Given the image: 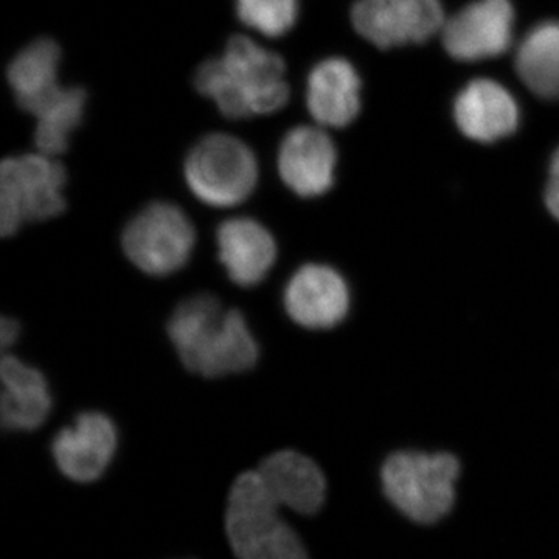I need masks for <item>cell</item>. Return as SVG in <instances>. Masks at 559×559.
<instances>
[{"mask_svg":"<svg viewBox=\"0 0 559 559\" xmlns=\"http://www.w3.org/2000/svg\"><path fill=\"white\" fill-rule=\"evenodd\" d=\"M167 330L183 366L201 377L245 373L259 362V344L242 312L226 310L212 294L180 301Z\"/></svg>","mask_w":559,"mask_h":559,"instance_id":"6da1fadb","label":"cell"},{"mask_svg":"<svg viewBox=\"0 0 559 559\" xmlns=\"http://www.w3.org/2000/svg\"><path fill=\"white\" fill-rule=\"evenodd\" d=\"M194 86L234 120L277 112L289 100L283 58L246 36H234L219 58L204 62Z\"/></svg>","mask_w":559,"mask_h":559,"instance_id":"7a4b0ae2","label":"cell"},{"mask_svg":"<svg viewBox=\"0 0 559 559\" xmlns=\"http://www.w3.org/2000/svg\"><path fill=\"white\" fill-rule=\"evenodd\" d=\"M259 471H246L231 485L226 533L237 559H310L296 530L280 516Z\"/></svg>","mask_w":559,"mask_h":559,"instance_id":"3957f363","label":"cell"},{"mask_svg":"<svg viewBox=\"0 0 559 559\" xmlns=\"http://www.w3.org/2000/svg\"><path fill=\"white\" fill-rule=\"evenodd\" d=\"M460 465L450 454L399 452L384 463L382 487L390 502L418 524H433L450 513Z\"/></svg>","mask_w":559,"mask_h":559,"instance_id":"277c9868","label":"cell"},{"mask_svg":"<svg viewBox=\"0 0 559 559\" xmlns=\"http://www.w3.org/2000/svg\"><path fill=\"white\" fill-rule=\"evenodd\" d=\"M66 171L44 153L9 157L0 165V234L11 237L22 224L47 221L66 209Z\"/></svg>","mask_w":559,"mask_h":559,"instance_id":"5b68a950","label":"cell"},{"mask_svg":"<svg viewBox=\"0 0 559 559\" xmlns=\"http://www.w3.org/2000/svg\"><path fill=\"white\" fill-rule=\"evenodd\" d=\"M186 180L198 200L212 207H235L248 200L259 182L252 150L229 134H212L190 151Z\"/></svg>","mask_w":559,"mask_h":559,"instance_id":"8992f818","label":"cell"},{"mask_svg":"<svg viewBox=\"0 0 559 559\" xmlns=\"http://www.w3.org/2000/svg\"><path fill=\"white\" fill-rule=\"evenodd\" d=\"M197 242L189 216L170 202H153L128 223L121 246L134 266L165 277L189 263Z\"/></svg>","mask_w":559,"mask_h":559,"instance_id":"52a82bcc","label":"cell"},{"mask_svg":"<svg viewBox=\"0 0 559 559\" xmlns=\"http://www.w3.org/2000/svg\"><path fill=\"white\" fill-rule=\"evenodd\" d=\"M352 21L356 32L380 49L425 43L444 24L440 0H358Z\"/></svg>","mask_w":559,"mask_h":559,"instance_id":"ba28073f","label":"cell"},{"mask_svg":"<svg viewBox=\"0 0 559 559\" xmlns=\"http://www.w3.org/2000/svg\"><path fill=\"white\" fill-rule=\"evenodd\" d=\"M510 0H479L444 21V49L459 61H480L506 53L513 39Z\"/></svg>","mask_w":559,"mask_h":559,"instance_id":"9c48e42d","label":"cell"},{"mask_svg":"<svg viewBox=\"0 0 559 559\" xmlns=\"http://www.w3.org/2000/svg\"><path fill=\"white\" fill-rule=\"evenodd\" d=\"M117 450V429L100 412H84L61 429L51 443L58 469L68 479L91 484L100 479Z\"/></svg>","mask_w":559,"mask_h":559,"instance_id":"30bf717a","label":"cell"},{"mask_svg":"<svg viewBox=\"0 0 559 559\" xmlns=\"http://www.w3.org/2000/svg\"><path fill=\"white\" fill-rule=\"evenodd\" d=\"M283 304L297 325L308 330L333 329L347 316L348 286L333 267L305 264L289 278Z\"/></svg>","mask_w":559,"mask_h":559,"instance_id":"8fae6325","label":"cell"},{"mask_svg":"<svg viewBox=\"0 0 559 559\" xmlns=\"http://www.w3.org/2000/svg\"><path fill=\"white\" fill-rule=\"evenodd\" d=\"M336 146L319 127H297L278 151L280 178L301 198H316L333 187Z\"/></svg>","mask_w":559,"mask_h":559,"instance_id":"7c38bea8","label":"cell"},{"mask_svg":"<svg viewBox=\"0 0 559 559\" xmlns=\"http://www.w3.org/2000/svg\"><path fill=\"white\" fill-rule=\"evenodd\" d=\"M218 259L235 285L253 288L270 274L277 245L263 224L252 218L224 221L216 231Z\"/></svg>","mask_w":559,"mask_h":559,"instance_id":"4fadbf2b","label":"cell"},{"mask_svg":"<svg viewBox=\"0 0 559 559\" xmlns=\"http://www.w3.org/2000/svg\"><path fill=\"white\" fill-rule=\"evenodd\" d=\"M455 121L466 138L496 142L513 134L520 124V109L506 87L496 81L476 80L459 95Z\"/></svg>","mask_w":559,"mask_h":559,"instance_id":"5bb4252c","label":"cell"},{"mask_svg":"<svg viewBox=\"0 0 559 559\" xmlns=\"http://www.w3.org/2000/svg\"><path fill=\"white\" fill-rule=\"evenodd\" d=\"M257 471L280 506L308 516L322 509L326 481L314 460L297 451H278Z\"/></svg>","mask_w":559,"mask_h":559,"instance_id":"9a60e30c","label":"cell"},{"mask_svg":"<svg viewBox=\"0 0 559 559\" xmlns=\"http://www.w3.org/2000/svg\"><path fill=\"white\" fill-rule=\"evenodd\" d=\"M360 80L347 60L331 58L312 69L307 105L319 127L344 128L360 109Z\"/></svg>","mask_w":559,"mask_h":559,"instance_id":"2e32d148","label":"cell"},{"mask_svg":"<svg viewBox=\"0 0 559 559\" xmlns=\"http://www.w3.org/2000/svg\"><path fill=\"white\" fill-rule=\"evenodd\" d=\"M2 399L0 419L9 430H35L46 423L51 411L49 384L39 370L14 356H3L0 364Z\"/></svg>","mask_w":559,"mask_h":559,"instance_id":"e0dca14e","label":"cell"},{"mask_svg":"<svg viewBox=\"0 0 559 559\" xmlns=\"http://www.w3.org/2000/svg\"><path fill=\"white\" fill-rule=\"evenodd\" d=\"M60 46L47 38L35 40L11 61L7 75L11 90L16 95L17 105L25 112L32 114L60 90Z\"/></svg>","mask_w":559,"mask_h":559,"instance_id":"ac0fdd59","label":"cell"},{"mask_svg":"<svg viewBox=\"0 0 559 559\" xmlns=\"http://www.w3.org/2000/svg\"><path fill=\"white\" fill-rule=\"evenodd\" d=\"M516 70L533 94L559 100V22H546L525 36L516 53Z\"/></svg>","mask_w":559,"mask_h":559,"instance_id":"d6986e66","label":"cell"},{"mask_svg":"<svg viewBox=\"0 0 559 559\" xmlns=\"http://www.w3.org/2000/svg\"><path fill=\"white\" fill-rule=\"evenodd\" d=\"M86 91L83 87H60L35 112V143L39 153L58 156L69 146V138L83 119Z\"/></svg>","mask_w":559,"mask_h":559,"instance_id":"ffe728a7","label":"cell"},{"mask_svg":"<svg viewBox=\"0 0 559 559\" xmlns=\"http://www.w3.org/2000/svg\"><path fill=\"white\" fill-rule=\"evenodd\" d=\"M238 17L246 27L267 38L286 35L299 16L297 0H237Z\"/></svg>","mask_w":559,"mask_h":559,"instance_id":"44dd1931","label":"cell"},{"mask_svg":"<svg viewBox=\"0 0 559 559\" xmlns=\"http://www.w3.org/2000/svg\"><path fill=\"white\" fill-rule=\"evenodd\" d=\"M546 205L551 215L559 221V148L550 165V180L546 190Z\"/></svg>","mask_w":559,"mask_h":559,"instance_id":"7402d4cb","label":"cell"},{"mask_svg":"<svg viewBox=\"0 0 559 559\" xmlns=\"http://www.w3.org/2000/svg\"><path fill=\"white\" fill-rule=\"evenodd\" d=\"M20 336V323L16 320L3 318L0 322V344L7 349L16 342Z\"/></svg>","mask_w":559,"mask_h":559,"instance_id":"603a6c76","label":"cell"}]
</instances>
